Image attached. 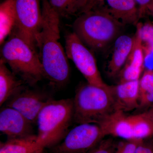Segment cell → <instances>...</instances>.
Segmentation results:
<instances>
[{
  "instance_id": "4316f807",
  "label": "cell",
  "mask_w": 153,
  "mask_h": 153,
  "mask_svg": "<svg viewBox=\"0 0 153 153\" xmlns=\"http://www.w3.org/2000/svg\"><path fill=\"white\" fill-rule=\"evenodd\" d=\"M146 117L153 123V104L147 111L143 113Z\"/></svg>"
},
{
  "instance_id": "d6986e66",
  "label": "cell",
  "mask_w": 153,
  "mask_h": 153,
  "mask_svg": "<svg viewBox=\"0 0 153 153\" xmlns=\"http://www.w3.org/2000/svg\"><path fill=\"white\" fill-rule=\"evenodd\" d=\"M60 17L80 14L85 7V0H47Z\"/></svg>"
},
{
  "instance_id": "30bf717a",
  "label": "cell",
  "mask_w": 153,
  "mask_h": 153,
  "mask_svg": "<svg viewBox=\"0 0 153 153\" xmlns=\"http://www.w3.org/2000/svg\"><path fill=\"white\" fill-rule=\"evenodd\" d=\"M51 99L46 94L25 86L5 104V106L16 110L32 123L35 124L41 109Z\"/></svg>"
},
{
  "instance_id": "cb8c5ba5",
  "label": "cell",
  "mask_w": 153,
  "mask_h": 153,
  "mask_svg": "<svg viewBox=\"0 0 153 153\" xmlns=\"http://www.w3.org/2000/svg\"><path fill=\"white\" fill-rule=\"evenodd\" d=\"M136 2L139 11L140 19L144 16L146 13L147 12V6L152 0H135Z\"/></svg>"
},
{
  "instance_id": "9c48e42d",
  "label": "cell",
  "mask_w": 153,
  "mask_h": 153,
  "mask_svg": "<svg viewBox=\"0 0 153 153\" xmlns=\"http://www.w3.org/2000/svg\"><path fill=\"white\" fill-rule=\"evenodd\" d=\"M106 135L100 126L81 123L68 131L62 142L55 146L54 153H86L101 142Z\"/></svg>"
},
{
  "instance_id": "603a6c76",
  "label": "cell",
  "mask_w": 153,
  "mask_h": 153,
  "mask_svg": "<svg viewBox=\"0 0 153 153\" xmlns=\"http://www.w3.org/2000/svg\"><path fill=\"white\" fill-rule=\"evenodd\" d=\"M112 143L110 141H101L95 147L86 153H114Z\"/></svg>"
},
{
  "instance_id": "f546056e",
  "label": "cell",
  "mask_w": 153,
  "mask_h": 153,
  "mask_svg": "<svg viewBox=\"0 0 153 153\" xmlns=\"http://www.w3.org/2000/svg\"><path fill=\"white\" fill-rule=\"evenodd\" d=\"M114 153H121L120 152H119L118 151H117V150L116 151V152H115Z\"/></svg>"
},
{
  "instance_id": "83f0119b",
  "label": "cell",
  "mask_w": 153,
  "mask_h": 153,
  "mask_svg": "<svg viewBox=\"0 0 153 153\" xmlns=\"http://www.w3.org/2000/svg\"><path fill=\"white\" fill-rule=\"evenodd\" d=\"M147 10V12H149L153 17V0L148 5Z\"/></svg>"
},
{
  "instance_id": "2e32d148",
  "label": "cell",
  "mask_w": 153,
  "mask_h": 153,
  "mask_svg": "<svg viewBox=\"0 0 153 153\" xmlns=\"http://www.w3.org/2000/svg\"><path fill=\"white\" fill-rule=\"evenodd\" d=\"M26 84L9 70L0 60V105L5 104L13 96L25 87Z\"/></svg>"
},
{
  "instance_id": "5b68a950",
  "label": "cell",
  "mask_w": 153,
  "mask_h": 153,
  "mask_svg": "<svg viewBox=\"0 0 153 153\" xmlns=\"http://www.w3.org/2000/svg\"><path fill=\"white\" fill-rule=\"evenodd\" d=\"M73 120L76 123L98 124L115 110L111 86L102 87L88 83L76 91L73 100Z\"/></svg>"
},
{
  "instance_id": "4fadbf2b",
  "label": "cell",
  "mask_w": 153,
  "mask_h": 153,
  "mask_svg": "<svg viewBox=\"0 0 153 153\" xmlns=\"http://www.w3.org/2000/svg\"><path fill=\"white\" fill-rule=\"evenodd\" d=\"M134 43L131 52L124 66L120 82L140 79L145 63V53L139 28L133 37Z\"/></svg>"
},
{
  "instance_id": "9a60e30c",
  "label": "cell",
  "mask_w": 153,
  "mask_h": 153,
  "mask_svg": "<svg viewBox=\"0 0 153 153\" xmlns=\"http://www.w3.org/2000/svg\"><path fill=\"white\" fill-rule=\"evenodd\" d=\"M115 41L111 59L108 66V74L111 76H115L124 66L131 52L134 38L126 35H122Z\"/></svg>"
},
{
  "instance_id": "d4e9b609",
  "label": "cell",
  "mask_w": 153,
  "mask_h": 153,
  "mask_svg": "<svg viewBox=\"0 0 153 153\" xmlns=\"http://www.w3.org/2000/svg\"><path fill=\"white\" fill-rule=\"evenodd\" d=\"M104 1V0H85V7L80 14L95 8L99 4L103 2Z\"/></svg>"
},
{
  "instance_id": "277c9868",
  "label": "cell",
  "mask_w": 153,
  "mask_h": 153,
  "mask_svg": "<svg viewBox=\"0 0 153 153\" xmlns=\"http://www.w3.org/2000/svg\"><path fill=\"white\" fill-rule=\"evenodd\" d=\"M72 120L73 100H50L37 118L38 142L44 149L58 144L68 132Z\"/></svg>"
},
{
  "instance_id": "ffe728a7",
  "label": "cell",
  "mask_w": 153,
  "mask_h": 153,
  "mask_svg": "<svg viewBox=\"0 0 153 153\" xmlns=\"http://www.w3.org/2000/svg\"><path fill=\"white\" fill-rule=\"evenodd\" d=\"M153 104V70H145L139 79V107Z\"/></svg>"
},
{
  "instance_id": "7402d4cb",
  "label": "cell",
  "mask_w": 153,
  "mask_h": 153,
  "mask_svg": "<svg viewBox=\"0 0 153 153\" xmlns=\"http://www.w3.org/2000/svg\"><path fill=\"white\" fill-rule=\"evenodd\" d=\"M143 143V140H126L119 144L117 150L121 153H135L137 148Z\"/></svg>"
},
{
  "instance_id": "44dd1931",
  "label": "cell",
  "mask_w": 153,
  "mask_h": 153,
  "mask_svg": "<svg viewBox=\"0 0 153 153\" xmlns=\"http://www.w3.org/2000/svg\"><path fill=\"white\" fill-rule=\"evenodd\" d=\"M136 26L139 28L140 36L142 41L144 49H150L153 46V25L151 23H138Z\"/></svg>"
},
{
  "instance_id": "ba28073f",
  "label": "cell",
  "mask_w": 153,
  "mask_h": 153,
  "mask_svg": "<svg viewBox=\"0 0 153 153\" xmlns=\"http://www.w3.org/2000/svg\"><path fill=\"white\" fill-rule=\"evenodd\" d=\"M65 52L88 83L100 87L109 86L102 80L93 54L74 32L65 36Z\"/></svg>"
},
{
  "instance_id": "7a4b0ae2",
  "label": "cell",
  "mask_w": 153,
  "mask_h": 153,
  "mask_svg": "<svg viewBox=\"0 0 153 153\" xmlns=\"http://www.w3.org/2000/svg\"><path fill=\"white\" fill-rule=\"evenodd\" d=\"M124 26L104 7H96L80 14L73 23V32L85 46L98 50L115 40Z\"/></svg>"
},
{
  "instance_id": "ac0fdd59",
  "label": "cell",
  "mask_w": 153,
  "mask_h": 153,
  "mask_svg": "<svg viewBox=\"0 0 153 153\" xmlns=\"http://www.w3.org/2000/svg\"><path fill=\"white\" fill-rule=\"evenodd\" d=\"M16 0H4L0 4V44L13 30L16 21Z\"/></svg>"
},
{
  "instance_id": "7c38bea8",
  "label": "cell",
  "mask_w": 153,
  "mask_h": 153,
  "mask_svg": "<svg viewBox=\"0 0 153 153\" xmlns=\"http://www.w3.org/2000/svg\"><path fill=\"white\" fill-rule=\"evenodd\" d=\"M115 110L124 112L139 107V79L111 86Z\"/></svg>"
},
{
  "instance_id": "3957f363",
  "label": "cell",
  "mask_w": 153,
  "mask_h": 153,
  "mask_svg": "<svg viewBox=\"0 0 153 153\" xmlns=\"http://www.w3.org/2000/svg\"><path fill=\"white\" fill-rule=\"evenodd\" d=\"M2 45L0 60L25 84L34 86L45 78L39 54L23 39L11 33Z\"/></svg>"
},
{
  "instance_id": "e0dca14e",
  "label": "cell",
  "mask_w": 153,
  "mask_h": 153,
  "mask_svg": "<svg viewBox=\"0 0 153 153\" xmlns=\"http://www.w3.org/2000/svg\"><path fill=\"white\" fill-rule=\"evenodd\" d=\"M44 148L38 142L37 135L8 139L0 144V153H43Z\"/></svg>"
},
{
  "instance_id": "6da1fadb",
  "label": "cell",
  "mask_w": 153,
  "mask_h": 153,
  "mask_svg": "<svg viewBox=\"0 0 153 153\" xmlns=\"http://www.w3.org/2000/svg\"><path fill=\"white\" fill-rule=\"evenodd\" d=\"M41 8L43 23L37 44L39 57L45 78L52 85L62 87L69 79L70 67L65 50L59 41L60 17L47 0H42Z\"/></svg>"
},
{
  "instance_id": "484cf974",
  "label": "cell",
  "mask_w": 153,
  "mask_h": 153,
  "mask_svg": "<svg viewBox=\"0 0 153 153\" xmlns=\"http://www.w3.org/2000/svg\"><path fill=\"white\" fill-rule=\"evenodd\" d=\"M135 153H153V150L143 143L137 149Z\"/></svg>"
},
{
  "instance_id": "5bb4252c",
  "label": "cell",
  "mask_w": 153,
  "mask_h": 153,
  "mask_svg": "<svg viewBox=\"0 0 153 153\" xmlns=\"http://www.w3.org/2000/svg\"><path fill=\"white\" fill-rule=\"evenodd\" d=\"M104 8L123 25H136L139 20L138 7L135 0H104Z\"/></svg>"
},
{
  "instance_id": "8fae6325",
  "label": "cell",
  "mask_w": 153,
  "mask_h": 153,
  "mask_svg": "<svg viewBox=\"0 0 153 153\" xmlns=\"http://www.w3.org/2000/svg\"><path fill=\"white\" fill-rule=\"evenodd\" d=\"M33 124L20 112L10 107L0 111V131L8 139L29 136L33 134Z\"/></svg>"
},
{
  "instance_id": "f1b7e54d",
  "label": "cell",
  "mask_w": 153,
  "mask_h": 153,
  "mask_svg": "<svg viewBox=\"0 0 153 153\" xmlns=\"http://www.w3.org/2000/svg\"><path fill=\"white\" fill-rule=\"evenodd\" d=\"M145 52H149L153 56V46L151 47L150 49H144Z\"/></svg>"
},
{
  "instance_id": "52a82bcc",
  "label": "cell",
  "mask_w": 153,
  "mask_h": 153,
  "mask_svg": "<svg viewBox=\"0 0 153 153\" xmlns=\"http://www.w3.org/2000/svg\"><path fill=\"white\" fill-rule=\"evenodd\" d=\"M16 21L12 33L37 52L43 23L40 0H16Z\"/></svg>"
},
{
  "instance_id": "8992f818",
  "label": "cell",
  "mask_w": 153,
  "mask_h": 153,
  "mask_svg": "<svg viewBox=\"0 0 153 153\" xmlns=\"http://www.w3.org/2000/svg\"><path fill=\"white\" fill-rule=\"evenodd\" d=\"M115 110L98 124L106 136L126 140L141 139L153 135V123L144 113L127 115Z\"/></svg>"
}]
</instances>
